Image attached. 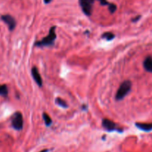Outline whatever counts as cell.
<instances>
[{"label":"cell","mask_w":152,"mask_h":152,"mask_svg":"<svg viewBox=\"0 0 152 152\" xmlns=\"http://www.w3.org/2000/svg\"><path fill=\"white\" fill-rule=\"evenodd\" d=\"M117 5L115 4H113V3L110 4L109 3V4H108V10L111 13H114L117 10Z\"/></svg>","instance_id":"5bb4252c"},{"label":"cell","mask_w":152,"mask_h":152,"mask_svg":"<svg viewBox=\"0 0 152 152\" xmlns=\"http://www.w3.org/2000/svg\"><path fill=\"white\" fill-rule=\"evenodd\" d=\"M143 67L147 72L152 73V57L147 56L143 62Z\"/></svg>","instance_id":"9c48e42d"},{"label":"cell","mask_w":152,"mask_h":152,"mask_svg":"<svg viewBox=\"0 0 152 152\" xmlns=\"http://www.w3.org/2000/svg\"><path fill=\"white\" fill-rule=\"evenodd\" d=\"M140 18H141V16H136V17L134 18V19H132V22H137L138 20H140Z\"/></svg>","instance_id":"2e32d148"},{"label":"cell","mask_w":152,"mask_h":152,"mask_svg":"<svg viewBox=\"0 0 152 152\" xmlns=\"http://www.w3.org/2000/svg\"><path fill=\"white\" fill-rule=\"evenodd\" d=\"M1 19L6 25L8 26V28L10 31H13L16 28V22L14 18L10 15H2L1 16Z\"/></svg>","instance_id":"8992f818"},{"label":"cell","mask_w":152,"mask_h":152,"mask_svg":"<svg viewBox=\"0 0 152 152\" xmlns=\"http://www.w3.org/2000/svg\"><path fill=\"white\" fill-rule=\"evenodd\" d=\"M56 103L58 105H59L60 107H62V108H68V104L65 102V100H63L62 99H61V98L58 97L56 99Z\"/></svg>","instance_id":"4fadbf2b"},{"label":"cell","mask_w":152,"mask_h":152,"mask_svg":"<svg viewBox=\"0 0 152 152\" xmlns=\"http://www.w3.org/2000/svg\"><path fill=\"white\" fill-rule=\"evenodd\" d=\"M94 0H79V3L83 13L87 16H91L93 10V4Z\"/></svg>","instance_id":"277c9868"},{"label":"cell","mask_w":152,"mask_h":152,"mask_svg":"<svg viewBox=\"0 0 152 152\" xmlns=\"http://www.w3.org/2000/svg\"><path fill=\"white\" fill-rule=\"evenodd\" d=\"M56 27L53 26L50 28V31L47 37L43 38L41 41H38L35 43V46L37 47H46V46H52L54 44V41L56 38L55 33Z\"/></svg>","instance_id":"6da1fadb"},{"label":"cell","mask_w":152,"mask_h":152,"mask_svg":"<svg viewBox=\"0 0 152 152\" xmlns=\"http://www.w3.org/2000/svg\"><path fill=\"white\" fill-rule=\"evenodd\" d=\"M114 37H115V35L111 32L104 33V34L102 35V38L108 40V41H111V40H112L113 39H114Z\"/></svg>","instance_id":"8fae6325"},{"label":"cell","mask_w":152,"mask_h":152,"mask_svg":"<svg viewBox=\"0 0 152 152\" xmlns=\"http://www.w3.org/2000/svg\"><path fill=\"white\" fill-rule=\"evenodd\" d=\"M135 126L137 129H140L141 131H143L145 132H149L152 131V123H136Z\"/></svg>","instance_id":"ba28073f"},{"label":"cell","mask_w":152,"mask_h":152,"mask_svg":"<svg viewBox=\"0 0 152 152\" xmlns=\"http://www.w3.org/2000/svg\"><path fill=\"white\" fill-rule=\"evenodd\" d=\"M31 74H32L33 78H34V80H35L37 84L38 85L39 87H42V80L41 75H40V74L39 73L38 69H37L36 67L32 68V70H31Z\"/></svg>","instance_id":"52a82bcc"},{"label":"cell","mask_w":152,"mask_h":152,"mask_svg":"<svg viewBox=\"0 0 152 152\" xmlns=\"http://www.w3.org/2000/svg\"><path fill=\"white\" fill-rule=\"evenodd\" d=\"M98 1H99V2H100L102 5H108L109 4V3H108L107 0H98Z\"/></svg>","instance_id":"9a60e30c"},{"label":"cell","mask_w":152,"mask_h":152,"mask_svg":"<svg viewBox=\"0 0 152 152\" xmlns=\"http://www.w3.org/2000/svg\"><path fill=\"white\" fill-rule=\"evenodd\" d=\"M48 150H47V149H45V150H43L42 151H41V152H48Z\"/></svg>","instance_id":"ac0fdd59"},{"label":"cell","mask_w":152,"mask_h":152,"mask_svg":"<svg viewBox=\"0 0 152 152\" xmlns=\"http://www.w3.org/2000/svg\"><path fill=\"white\" fill-rule=\"evenodd\" d=\"M131 89H132V83L129 80L123 82L117 90V94H116V99L118 101L122 100L130 92Z\"/></svg>","instance_id":"7a4b0ae2"},{"label":"cell","mask_w":152,"mask_h":152,"mask_svg":"<svg viewBox=\"0 0 152 152\" xmlns=\"http://www.w3.org/2000/svg\"><path fill=\"white\" fill-rule=\"evenodd\" d=\"M8 94V90L6 85H1L0 86V96H2L6 97Z\"/></svg>","instance_id":"30bf717a"},{"label":"cell","mask_w":152,"mask_h":152,"mask_svg":"<svg viewBox=\"0 0 152 152\" xmlns=\"http://www.w3.org/2000/svg\"><path fill=\"white\" fill-rule=\"evenodd\" d=\"M42 117H43V120H44L46 126H50L52 123V120L50 119V117H49L48 114H46V113H44L42 115Z\"/></svg>","instance_id":"7c38bea8"},{"label":"cell","mask_w":152,"mask_h":152,"mask_svg":"<svg viewBox=\"0 0 152 152\" xmlns=\"http://www.w3.org/2000/svg\"><path fill=\"white\" fill-rule=\"evenodd\" d=\"M11 126L16 130H22L23 128V117L20 112H16L13 114L11 119Z\"/></svg>","instance_id":"3957f363"},{"label":"cell","mask_w":152,"mask_h":152,"mask_svg":"<svg viewBox=\"0 0 152 152\" xmlns=\"http://www.w3.org/2000/svg\"><path fill=\"white\" fill-rule=\"evenodd\" d=\"M102 127L105 129L108 132H114V131H117V132H120V130H121L123 132L122 129H118L117 127V125L115 123H114L111 120H108V119H103L102 122Z\"/></svg>","instance_id":"5b68a950"},{"label":"cell","mask_w":152,"mask_h":152,"mask_svg":"<svg viewBox=\"0 0 152 152\" xmlns=\"http://www.w3.org/2000/svg\"><path fill=\"white\" fill-rule=\"evenodd\" d=\"M51 1L52 0H44V2L45 3V4H49Z\"/></svg>","instance_id":"e0dca14e"}]
</instances>
